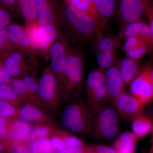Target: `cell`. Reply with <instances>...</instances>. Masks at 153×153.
Masks as SVG:
<instances>
[{
	"instance_id": "8992f818",
	"label": "cell",
	"mask_w": 153,
	"mask_h": 153,
	"mask_svg": "<svg viewBox=\"0 0 153 153\" xmlns=\"http://www.w3.org/2000/svg\"><path fill=\"white\" fill-rule=\"evenodd\" d=\"M38 95L44 108L56 111L61 100L58 79L49 65L42 72L38 80Z\"/></svg>"
},
{
	"instance_id": "d4e9b609",
	"label": "cell",
	"mask_w": 153,
	"mask_h": 153,
	"mask_svg": "<svg viewBox=\"0 0 153 153\" xmlns=\"http://www.w3.org/2000/svg\"><path fill=\"white\" fill-rule=\"evenodd\" d=\"M63 1L67 4L87 14L105 27L106 26L102 22L97 11L96 10L93 0H63Z\"/></svg>"
},
{
	"instance_id": "b9f144b4",
	"label": "cell",
	"mask_w": 153,
	"mask_h": 153,
	"mask_svg": "<svg viewBox=\"0 0 153 153\" xmlns=\"http://www.w3.org/2000/svg\"><path fill=\"white\" fill-rule=\"evenodd\" d=\"M13 78L7 71L4 63L0 59V85L10 83Z\"/></svg>"
},
{
	"instance_id": "e0dca14e",
	"label": "cell",
	"mask_w": 153,
	"mask_h": 153,
	"mask_svg": "<svg viewBox=\"0 0 153 153\" xmlns=\"http://www.w3.org/2000/svg\"><path fill=\"white\" fill-rule=\"evenodd\" d=\"M118 35L121 40L129 37H136L145 40L150 46L153 44L149 25L140 21L123 25Z\"/></svg>"
},
{
	"instance_id": "ab89813d",
	"label": "cell",
	"mask_w": 153,
	"mask_h": 153,
	"mask_svg": "<svg viewBox=\"0 0 153 153\" xmlns=\"http://www.w3.org/2000/svg\"><path fill=\"white\" fill-rule=\"evenodd\" d=\"M91 153H117L113 147L101 145H92L88 146Z\"/></svg>"
},
{
	"instance_id": "44dd1931",
	"label": "cell",
	"mask_w": 153,
	"mask_h": 153,
	"mask_svg": "<svg viewBox=\"0 0 153 153\" xmlns=\"http://www.w3.org/2000/svg\"><path fill=\"white\" fill-rule=\"evenodd\" d=\"M139 140L132 132H125L119 136L112 147L117 153H135Z\"/></svg>"
},
{
	"instance_id": "484cf974",
	"label": "cell",
	"mask_w": 153,
	"mask_h": 153,
	"mask_svg": "<svg viewBox=\"0 0 153 153\" xmlns=\"http://www.w3.org/2000/svg\"><path fill=\"white\" fill-rule=\"evenodd\" d=\"M21 78L25 83L27 88L31 100V104L44 108L38 97V80H37L36 76L29 74L22 76Z\"/></svg>"
},
{
	"instance_id": "4316f807",
	"label": "cell",
	"mask_w": 153,
	"mask_h": 153,
	"mask_svg": "<svg viewBox=\"0 0 153 153\" xmlns=\"http://www.w3.org/2000/svg\"><path fill=\"white\" fill-rule=\"evenodd\" d=\"M0 99L19 108L24 103L9 83L0 85Z\"/></svg>"
},
{
	"instance_id": "603a6c76",
	"label": "cell",
	"mask_w": 153,
	"mask_h": 153,
	"mask_svg": "<svg viewBox=\"0 0 153 153\" xmlns=\"http://www.w3.org/2000/svg\"><path fill=\"white\" fill-rule=\"evenodd\" d=\"M19 7L25 22V27L39 24L37 12V0H20Z\"/></svg>"
},
{
	"instance_id": "836d02e7",
	"label": "cell",
	"mask_w": 153,
	"mask_h": 153,
	"mask_svg": "<svg viewBox=\"0 0 153 153\" xmlns=\"http://www.w3.org/2000/svg\"><path fill=\"white\" fill-rule=\"evenodd\" d=\"M15 48L9 41L6 27H0V54Z\"/></svg>"
},
{
	"instance_id": "2e32d148",
	"label": "cell",
	"mask_w": 153,
	"mask_h": 153,
	"mask_svg": "<svg viewBox=\"0 0 153 153\" xmlns=\"http://www.w3.org/2000/svg\"><path fill=\"white\" fill-rule=\"evenodd\" d=\"M117 60L104 71V82L108 94V101L112 103L119 96L126 91V85L120 75Z\"/></svg>"
},
{
	"instance_id": "7a4b0ae2",
	"label": "cell",
	"mask_w": 153,
	"mask_h": 153,
	"mask_svg": "<svg viewBox=\"0 0 153 153\" xmlns=\"http://www.w3.org/2000/svg\"><path fill=\"white\" fill-rule=\"evenodd\" d=\"M84 72V57L78 46L69 47L63 70L57 78L60 97L69 100L81 90Z\"/></svg>"
},
{
	"instance_id": "d6986e66",
	"label": "cell",
	"mask_w": 153,
	"mask_h": 153,
	"mask_svg": "<svg viewBox=\"0 0 153 153\" xmlns=\"http://www.w3.org/2000/svg\"><path fill=\"white\" fill-rule=\"evenodd\" d=\"M117 64L120 75L126 85L130 84L141 71L137 60L126 56L117 60Z\"/></svg>"
},
{
	"instance_id": "74e56055",
	"label": "cell",
	"mask_w": 153,
	"mask_h": 153,
	"mask_svg": "<svg viewBox=\"0 0 153 153\" xmlns=\"http://www.w3.org/2000/svg\"><path fill=\"white\" fill-rule=\"evenodd\" d=\"M49 141L52 149L57 152L58 151L59 152L63 150L66 147V145L63 140L54 131L52 135L50 136Z\"/></svg>"
},
{
	"instance_id": "d590c367",
	"label": "cell",
	"mask_w": 153,
	"mask_h": 153,
	"mask_svg": "<svg viewBox=\"0 0 153 153\" xmlns=\"http://www.w3.org/2000/svg\"><path fill=\"white\" fill-rule=\"evenodd\" d=\"M0 5L16 17L22 15L18 0H0Z\"/></svg>"
},
{
	"instance_id": "3957f363",
	"label": "cell",
	"mask_w": 153,
	"mask_h": 153,
	"mask_svg": "<svg viewBox=\"0 0 153 153\" xmlns=\"http://www.w3.org/2000/svg\"><path fill=\"white\" fill-rule=\"evenodd\" d=\"M92 115L87 102L76 100L67 105L61 116V123L66 130L76 134L91 132Z\"/></svg>"
},
{
	"instance_id": "9a60e30c",
	"label": "cell",
	"mask_w": 153,
	"mask_h": 153,
	"mask_svg": "<svg viewBox=\"0 0 153 153\" xmlns=\"http://www.w3.org/2000/svg\"><path fill=\"white\" fill-rule=\"evenodd\" d=\"M144 11V0H119V16L123 26L140 21Z\"/></svg>"
},
{
	"instance_id": "30bf717a",
	"label": "cell",
	"mask_w": 153,
	"mask_h": 153,
	"mask_svg": "<svg viewBox=\"0 0 153 153\" xmlns=\"http://www.w3.org/2000/svg\"><path fill=\"white\" fill-rule=\"evenodd\" d=\"M130 93L144 104L150 102L153 99V83L150 75L149 68H146L130 83Z\"/></svg>"
},
{
	"instance_id": "7dc6e473",
	"label": "cell",
	"mask_w": 153,
	"mask_h": 153,
	"mask_svg": "<svg viewBox=\"0 0 153 153\" xmlns=\"http://www.w3.org/2000/svg\"><path fill=\"white\" fill-rule=\"evenodd\" d=\"M151 146L150 148L149 151V153H153V140L150 142Z\"/></svg>"
},
{
	"instance_id": "d6a6232c",
	"label": "cell",
	"mask_w": 153,
	"mask_h": 153,
	"mask_svg": "<svg viewBox=\"0 0 153 153\" xmlns=\"http://www.w3.org/2000/svg\"><path fill=\"white\" fill-rule=\"evenodd\" d=\"M18 108L0 99V117L9 118L17 116Z\"/></svg>"
},
{
	"instance_id": "816d5d0a",
	"label": "cell",
	"mask_w": 153,
	"mask_h": 153,
	"mask_svg": "<svg viewBox=\"0 0 153 153\" xmlns=\"http://www.w3.org/2000/svg\"><path fill=\"white\" fill-rule=\"evenodd\" d=\"M51 153H56L52 152Z\"/></svg>"
},
{
	"instance_id": "ba28073f",
	"label": "cell",
	"mask_w": 153,
	"mask_h": 153,
	"mask_svg": "<svg viewBox=\"0 0 153 153\" xmlns=\"http://www.w3.org/2000/svg\"><path fill=\"white\" fill-rule=\"evenodd\" d=\"M70 47L69 38L66 33L61 30L59 35L50 48L49 52L50 64L52 72L57 76H60L63 70Z\"/></svg>"
},
{
	"instance_id": "83f0119b",
	"label": "cell",
	"mask_w": 153,
	"mask_h": 153,
	"mask_svg": "<svg viewBox=\"0 0 153 153\" xmlns=\"http://www.w3.org/2000/svg\"><path fill=\"white\" fill-rule=\"evenodd\" d=\"M55 128L54 125L40 124L34 125L27 141L30 144L36 140L50 137L53 134Z\"/></svg>"
},
{
	"instance_id": "4fadbf2b",
	"label": "cell",
	"mask_w": 153,
	"mask_h": 153,
	"mask_svg": "<svg viewBox=\"0 0 153 153\" xmlns=\"http://www.w3.org/2000/svg\"><path fill=\"white\" fill-rule=\"evenodd\" d=\"M8 38L11 44L17 49L34 57L37 54L31 44L25 27L11 23L6 27Z\"/></svg>"
},
{
	"instance_id": "f6af8a7d",
	"label": "cell",
	"mask_w": 153,
	"mask_h": 153,
	"mask_svg": "<svg viewBox=\"0 0 153 153\" xmlns=\"http://www.w3.org/2000/svg\"><path fill=\"white\" fill-rule=\"evenodd\" d=\"M6 146V145L4 144L0 141V153H4Z\"/></svg>"
},
{
	"instance_id": "681fc988",
	"label": "cell",
	"mask_w": 153,
	"mask_h": 153,
	"mask_svg": "<svg viewBox=\"0 0 153 153\" xmlns=\"http://www.w3.org/2000/svg\"><path fill=\"white\" fill-rule=\"evenodd\" d=\"M10 153H16L13 152H10Z\"/></svg>"
},
{
	"instance_id": "e575fe53",
	"label": "cell",
	"mask_w": 153,
	"mask_h": 153,
	"mask_svg": "<svg viewBox=\"0 0 153 153\" xmlns=\"http://www.w3.org/2000/svg\"><path fill=\"white\" fill-rule=\"evenodd\" d=\"M143 44H147L150 46L148 43L142 38L136 37H129L125 39L124 43L123 45L122 50L125 52Z\"/></svg>"
},
{
	"instance_id": "ffe728a7",
	"label": "cell",
	"mask_w": 153,
	"mask_h": 153,
	"mask_svg": "<svg viewBox=\"0 0 153 153\" xmlns=\"http://www.w3.org/2000/svg\"><path fill=\"white\" fill-rule=\"evenodd\" d=\"M93 41L96 53H110L117 52L122 40L118 35L113 36L105 34L102 32L96 36Z\"/></svg>"
},
{
	"instance_id": "f1b7e54d",
	"label": "cell",
	"mask_w": 153,
	"mask_h": 153,
	"mask_svg": "<svg viewBox=\"0 0 153 153\" xmlns=\"http://www.w3.org/2000/svg\"><path fill=\"white\" fill-rule=\"evenodd\" d=\"M54 131L62 139L66 147L83 148L86 146L82 140L68 131L55 128Z\"/></svg>"
},
{
	"instance_id": "f546056e",
	"label": "cell",
	"mask_w": 153,
	"mask_h": 153,
	"mask_svg": "<svg viewBox=\"0 0 153 153\" xmlns=\"http://www.w3.org/2000/svg\"><path fill=\"white\" fill-rule=\"evenodd\" d=\"M96 53V59L99 68L103 71H105L111 67L117 60V52H97Z\"/></svg>"
},
{
	"instance_id": "60d3db41",
	"label": "cell",
	"mask_w": 153,
	"mask_h": 153,
	"mask_svg": "<svg viewBox=\"0 0 153 153\" xmlns=\"http://www.w3.org/2000/svg\"><path fill=\"white\" fill-rule=\"evenodd\" d=\"M12 20L10 13L0 7V27H6L12 23Z\"/></svg>"
},
{
	"instance_id": "cb8c5ba5",
	"label": "cell",
	"mask_w": 153,
	"mask_h": 153,
	"mask_svg": "<svg viewBox=\"0 0 153 153\" xmlns=\"http://www.w3.org/2000/svg\"><path fill=\"white\" fill-rule=\"evenodd\" d=\"M93 2L102 22L106 26L107 22L114 15L115 0H93Z\"/></svg>"
},
{
	"instance_id": "7c38bea8",
	"label": "cell",
	"mask_w": 153,
	"mask_h": 153,
	"mask_svg": "<svg viewBox=\"0 0 153 153\" xmlns=\"http://www.w3.org/2000/svg\"><path fill=\"white\" fill-rule=\"evenodd\" d=\"M17 117L25 122L34 125H54L55 120L42 107L31 103H25L18 108Z\"/></svg>"
},
{
	"instance_id": "4dcf8cb0",
	"label": "cell",
	"mask_w": 153,
	"mask_h": 153,
	"mask_svg": "<svg viewBox=\"0 0 153 153\" xmlns=\"http://www.w3.org/2000/svg\"><path fill=\"white\" fill-rule=\"evenodd\" d=\"M31 153H51L52 148L48 137L39 139L30 143Z\"/></svg>"
},
{
	"instance_id": "1f68e13d",
	"label": "cell",
	"mask_w": 153,
	"mask_h": 153,
	"mask_svg": "<svg viewBox=\"0 0 153 153\" xmlns=\"http://www.w3.org/2000/svg\"><path fill=\"white\" fill-rule=\"evenodd\" d=\"M9 84L24 102L31 103V100L27 88L21 78H13Z\"/></svg>"
},
{
	"instance_id": "6da1fadb",
	"label": "cell",
	"mask_w": 153,
	"mask_h": 153,
	"mask_svg": "<svg viewBox=\"0 0 153 153\" xmlns=\"http://www.w3.org/2000/svg\"><path fill=\"white\" fill-rule=\"evenodd\" d=\"M62 27L69 38L80 43L93 41L105 27L89 15L63 2L60 4Z\"/></svg>"
},
{
	"instance_id": "f907efd6",
	"label": "cell",
	"mask_w": 153,
	"mask_h": 153,
	"mask_svg": "<svg viewBox=\"0 0 153 153\" xmlns=\"http://www.w3.org/2000/svg\"><path fill=\"white\" fill-rule=\"evenodd\" d=\"M20 1V0H18V2H19V1Z\"/></svg>"
},
{
	"instance_id": "8d00e7d4",
	"label": "cell",
	"mask_w": 153,
	"mask_h": 153,
	"mask_svg": "<svg viewBox=\"0 0 153 153\" xmlns=\"http://www.w3.org/2000/svg\"><path fill=\"white\" fill-rule=\"evenodd\" d=\"M149 47L147 44L140 45L126 52V56L134 60H139L146 55Z\"/></svg>"
},
{
	"instance_id": "bcb514c9",
	"label": "cell",
	"mask_w": 153,
	"mask_h": 153,
	"mask_svg": "<svg viewBox=\"0 0 153 153\" xmlns=\"http://www.w3.org/2000/svg\"><path fill=\"white\" fill-rule=\"evenodd\" d=\"M150 75L151 80L153 83V67L149 68Z\"/></svg>"
},
{
	"instance_id": "5bb4252c",
	"label": "cell",
	"mask_w": 153,
	"mask_h": 153,
	"mask_svg": "<svg viewBox=\"0 0 153 153\" xmlns=\"http://www.w3.org/2000/svg\"><path fill=\"white\" fill-rule=\"evenodd\" d=\"M33 126L20 119L17 116L9 118L7 143L6 146L22 144L27 141Z\"/></svg>"
},
{
	"instance_id": "c3c4849f",
	"label": "cell",
	"mask_w": 153,
	"mask_h": 153,
	"mask_svg": "<svg viewBox=\"0 0 153 153\" xmlns=\"http://www.w3.org/2000/svg\"><path fill=\"white\" fill-rule=\"evenodd\" d=\"M153 129L152 132V133H151V141H153Z\"/></svg>"
},
{
	"instance_id": "8fae6325",
	"label": "cell",
	"mask_w": 153,
	"mask_h": 153,
	"mask_svg": "<svg viewBox=\"0 0 153 153\" xmlns=\"http://www.w3.org/2000/svg\"><path fill=\"white\" fill-rule=\"evenodd\" d=\"M39 25H53L62 30L60 17V4L56 0H37Z\"/></svg>"
},
{
	"instance_id": "ee69618b",
	"label": "cell",
	"mask_w": 153,
	"mask_h": 153,
	"mask_svg": "<svg viewBox=\"0 0 153 153\" xmlns=\"http://www.w3.org/2000/svg\"><path fill=\"white\" fill-rule=\"evenodd\" d=\"M148 11V17L150 22V27L151 32H152V38L153 41V11L149 9Z\"/></svg>"
},
{
	"instance_id": "9c48e42d",
	"label": "cell",
	"mask_w": 153,
	"mask_h": 153,
	"mask_svg": "<svg viewBox=\"0 0 153 153\" xmlns=\"http://www.w3.org/2000/svg\"><path fill=\"white\" fill-rule=\"evenodd\" d=\"M120 117L126 122L143 113L145 104L131 93H122L112 103Z\"/></svg>"
},
{
	"instance_id": "277c9868",
	"label": "cell",
	"mask_w": 153,
	"mask_h": 153,
	"mask_svg": "<svg viewBox=\"0 0 153 153\" xmlns=\"http://www.w3.org/2000/svg\"><path fill=\"white\" fill-rule=\"evenodd\" d=\"M91 131L98 138L111 140L117 137L120 131V116L116 110L104 106L94 115Z\"/></svg>"
},
{
	"instance_id": "52a82bcc",
	"label": "cell",
	"mask_w": 153,
	"mask_h": 153,
	"mask_svg": "<svg viewBox=\"0 0 153 153\" xmlns=\"http://www.w3.org/2000/svg\"><path fill=\"white\" fill-rule=\"evenodd\" d=\"M28 57L37 59L17 48L0 54V59L13 78H21L30 74L31 67L27 60Z\"/></svg>"
},
{
	"instance_id": "5b68a950",
	"label": "cell",
	"mask_w": 153,
	"mask_h": 153,
	"mask_svg": "<svg viewBox=\"0 0 153 153\" xmlns=\"http://www.w3.org/2000/svg\"><path fill=\"white\" fill-rule=\"evenodd\" d=\"M25 27L37 55L38 54L48 61L50 48L62 30H59L55 25L39 24Z\"/></svg>"
},
{
	"instance_id": "ac0fdd59",
	"label": "cell",
	"mask_w": 153,
	"mask_h": 153,
	"mask_svg": "<svg viewBox=\"0 0 153 153\" xmlns=\"http://www.w3.org/2000/svg\"><path fill=\"white\" fill-rule=\"evenodd\" d=\"M87 103L90 108L92 117L97 111L108 101V96L105 82L86 91Z\"/></svg>"
},
{
	"instance_id": "f35d334b",
	"label": "cell",
	"mask_w": 153,
	"mask_h": 153,
	"mask_svg": "<svg viewBox=\"0 0 153 153\" xmlns=\"http://www.w3.org/2000/svg\"><path fill=\"white\" fill-rule=\"evenodd\" d=\"M8 118L0 117V141L6 145L7 143Z\"/></svg>"
},
{
	"instance_id": "7402d4cb",
	"label": "cell",
	"mask_w": 153,
	"mask_h": 153,
	"mask_svg": "<svg viewBox=\"0 0 153 153\" xmlns=\"http://www.w3.org/2000/svg\"><path fill=\"white\" fill-rule=\"evenodd\" d=\"M132 132L139 139L143 138L151 134L153 129V121L146 115H139L131 121Z\"/></svg>"
},
{
	"instance_id": "7bdbcfd3",
	"label": "cell",
	"mask_w": 153,
	"mask_h": 153,
	"mask_svg": "<svg viewBox=\"0 0 153 153\" xmlns=\"http://www.w3.org/2000/svg\"><path fill=\"white\" fill-rule=\"evenodd\" d=\"M59 153H89L88 146L85 147H66Z\"/></svg>"
}]
</instances>
